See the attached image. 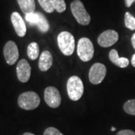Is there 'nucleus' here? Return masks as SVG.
Here are the masks:
<instances>
[{
    "label": "nucleus",
    "mask_w": 135,
    "mask_h": 135,
    "mask_svg": "<svg viewBox=\"0 0 135 135\" xmlns=\"http://www.w3.org/2000/svg\"><path fill=\"white\" fill-rule=\"evenodd\" d=\"M119 40V34L115 30H106L98 36V43L102 47H109L113 46Z\"/></svg>",
    "instance_id": "1a4fd4ad"
},
{
    "label": "nucleus",
    "mask_w": 135,
    "mask_h": 135,
    "mask_svg": "<svg viewBox=\"0 0 135 135\" xmlns=\"http://www.w3.org/2000/svg\"><path fill=\"white\" fill-rule=\"evenodd\" d=\"M39 15V20L38 23H37V26L38 29L41 32H48L49 29H50V25H49L48 21L47 18L45 17V16L42 15L41 13L38 12Z\"/></svg>",
    "instance_id": "dca6fc26"
},
{
    "label": "nucleus",
    "mask_w": 135,
    "mask_h": 135,
    "mask_svg": "<svg viewBox=\"0 0 135 135\" xmlns=\"http://www.w3.org/2000/svg\"><path fill=\"white\" fill-rule=\"evenodd\" d=\"M57 43L59 48L65 56L72 55L75 49V41L70 32L64 31L59 34Z\"/></svg>",
    "instance_id": "f03ea898"
},
{
    "label": "nucleus",
    "mask_w": 135,
    "mask_h": 135,
    "mask_svg": "<svg viewBox=\"0 0 135 135\" xmlns=\"http://www.w3.org/2000/svg\"><path fill=\"white\" fill-rule=\"evenodd\" d=\"M123 109L128 114L135 116V99H131L126 101L124 104Z\"/></svg>",
    "instance_id": "f3484780"
},
{
    "label": "nucleus",
    "mask_w": 135,
    "mask_h": 135,
    "mask_svg": "<svg viewBox=\"0 0 135 135\" xmlns=\"http://www.w3.org/2000/svg\"><path fill=\"white\" fill-rule=\"evenodd\" d=\"M44 135H63V134L54 127H49L44 131Z\"/></svg>",
    "instance_id": "4be33fe9"
},
{
    "label": "nucleus",
    "mask_w": 135,
    "mask_h": 135,
    "mask_svg": "<svg viewBox=\"0 0 135 135\" xmlns=\"http://www.w3.org/2000/svg\"><path fill=\"white\" fill-rule=\"evenodd\" d=\"M55 10L59 13H62L66 9V4L65 0H51Z\"/></svg>",
    "instance_id": "412c9836"
},
{
    "label": "nucleus",
    "mask_w": 135,
    "mask_h": 135,
    "mask_svg": "<svg viewBox=\"0 0 135 135\" xmlns=\"http://www.w3.org/2000/svg\"><path fill=\"white\" fill-rule=\"evenodd\" d=\"M53 56L48 50H44L40 56L38 62L39 69L41 71H47L53 65Z\"/></svg>",
    "instance_id": "f8f14e48"
},
{
    "label": "nucleus",
    "mask_w": 135,
    "mask_h": 135,
    "mask_svg": "<svg viewBox=\"0 0 135 135\" xmlns=\"http://www.w3.org/2000/svg\"><path fill=\"white\" fill-rule=\"evenodd\" d=\"M116 135H135V132L131 130L126 129V130H122L119 131Z\"/></svg>",
    "instance_id": "5701e85b"
},
{
    "label": "nucleus",
    "mask_w": 135,
    "mask_h": 135,
    "mask_svg": "<svg viewBox=\"0 0 135 135\" xmlns=\"http://www.w3.org/2000/svg\"><path fill=\"white\" fill-rule=\"evenodd\" d=\"M25 19L29 23V25L36 26L39 20L38 12H33V13H29V14L26 15Z\"/></svg>",
    "instance_id": "aec40b11"
},
{
    "label": "nucleus",
    "mask_w": 135,
    "mask_h": 135,
    "mask_svg": "<svg viewBox=\"0 0 135 135\" xmlns=\"http://www.w3.org/2000/svg\"><path fill=\"white\" fill-rule=\"evenodd\" d=\"M135 2V0H125L126 2V5L127 8H130L131 6L132 5V4Z\"/></svg>",
    "instance_id": "b1692460"
},
{
    "label": "nucleus",
    "mask_w": 135,
    "mask_h": 135,
    "mask_svg": "<svg viewBox=\"0 0 135 135\" xmlns=\"http://www.w3.org/2000/svg\"><path fill=\"white\" fill-rule=\"evenodd\" d=\"M20 8L25 15L33 13L35 10V0H17Z\"/></svg>",
    "instance_id": "4468645a"
},
{
    "label": "nucleus",
    "mask_w": 135,
    "mask_h": 135,
    "mask_svg": "<svg viewBox=\"0 0 135 135\" xmlns=\"http://www.w3.org/2000/svg\"><path fill=\"white\" fill-rule=\"evenodd\" d=\"M40 98L35 92L29 91L22 93L18 98V105L20 108L26 110L36 109L40 104Z\"/></svg>",
    "instance_id": "7ed1b4c3"
},
{
    "label": "nucleus",
    "mask_w": 135,
    "mask_h": 135,
    "mask_svg": "<svg viewBox=\"0 0 135 135\" xmlns=\"http://www.w3.org/2000/svg\"><path fill=\"white\" fill-rule=\"evenodd\" d=\"M44 100L50 107L57 108L61 104L62 98L56 87L48 86L44 90Z\"/></svg>",
    "instance_id": "0eeeda50"
},
{
    "label": "nucleus",
    "mask_w": 135,
    "mask_h": 135,
    "mask_svg": "<svg viewBox=\"0 0 135 135\" xmlns=\"http://www.w3.org/2000/svg\"><path fill=\"white\" fill-rule=\"evenodd\" d=\"M116 128H115V127H112V128H111V131H116Z\"/></svg>",
    "instance_id": "cd10ccee"
},
{
    "label": "nucleus",
    "mask_w": 135,
    "mask_h": 135,
    "mask_svg": "<svg viewBox=\"0 0 135 135\" xmlns=\"http://www.w3.org/2000/svg\"><path fill=\"white\" fill-rule=\"evenodd\" d=\"M131 44H132V46H133V47L134 48L135 50V33L132 35V37H131Z\"/></svg>",
    "instance_id": "393cba45"
},
{
    "label": "nucleus",
    "mask_w": 135,
    "mask_h": 135,
    "mask_svg": "<svg viewBox=\"0 0 135 135\" xmlns=\"http://www.w3.org/2000/svg\"><path fill=\"white\" fill-rule=\"evenodd\" d=\"M67 92L71 100L74 101L80 100L84 92L82 80L77 76L69 77L67 82Z\"/></svg>",
    "instance_id": "f257e3e1"
},
{
    "label": "nucleus",
    "mask_w": 135,
    "mask_h": 135,
    "mask_svg": "<svg viewBox=\"0 0 135 135\" xmlns=\"http://www.w3.org/2000/svg\"><path fill=\"white\" fill-rule=\"evenodd\" d=\"M41 7L47 13H52L54 11L53 2L51 0H38Z\"/></svg>",
    "instance_id": "6ab92c4d"
},
{
    "label": "nucleus",
    "mask_w": 135,
    "mask_h": 135,
    "mask_svg": "<svg viewBox=\"0 0 135 135\" xmlns=\"http://www.w3.org/2000/svg\"><path fill=\"white\" fill-rule=\"evenodd\" d=\"M11 20L17 35L20 37H24L26 33V26L21 15L18 12H13L11 16Z\"/></svg>",
    "instance_id": "9b49d317"
},
{
    "label": "nucleus",
    "mask_w": 135,
    "mask_h": 135,
    "mask_svg": "<svg viewBox=\"0 0 135 135\" xmlns=\"http://www.w3.org/2000/svg\"><path fill=\"white\" fill-rule=\"evenodd\" d=\"M39 46L36 42H32L29 44L27 47V55L29 58L32 60H35L39 56Z\"/></svg>",
    "instance_id": "2eb2a0df"
},
{
    "label": "nucleus",
    "mask_w": 135,
    "mask_h": 135,
    "mask_svg": "<svg viewBox=\"0 0 135 135\" xmlns=\"http://www.w3.org/2000/svg\"><path fill=\"white\" fill-rule=\"evenodd\" d=\"M125 26L130 30H135V18L129 12L125 15Z\"/></svg>",
    "instance_id": "a211bd4d"
},
{
    "label": "nucleus",
    "mask_w": 135,
    "mask_h": 135,
    "mask_svg": "<svg viewBox=\"0 0 135 135\" xmlns=\"http://www.w3.org/2000/svg\"><path fill=\"white\" fill-rule=\"evenodd\" d=\"M109 58H110V60L115 65L122 68H125L128 67L129 65L128 59L125 58V57H121L120 58L119 56V53L117 52V50L115 49H113L110 51Z\"/></svg>",
    "instance_id": "ddd939ff"
},
{
    "label": "nucleus",
    "mask_w": 135,
    "mask_h": 135,
    "mask_svg": "<svg viewBox=\"0 0 135 135\" xmlns=\"http://www.w3.org/2000/svg\"><path fill=\"white\" fill-rule=\"evenodd\" d=\"M17 76L21 83L29 81L31 76V66L26 59H21L17 65Z\"/></svg>",
    "instance_id": "9d476101"
},
{
    "label": "nucleus",
    "mask_w": 135,
    "mask_h": 135,
    "mask_svg": "<svg viewBox=\"0 0 135 135\" xmlns=\"http://www.w3.org/2000/svg\"><path fill=\"white\" fill-rule=\"evenodd\" d=\"M3 53L6 62L9 65H13L19 58V50L15 41H9L5 44Z\"/></svg>",
    "instance_id": "6e6552de"
},
{
    "label": "nucleus",
    "mask_w": 135,
    "mask_h": 135,
    "mask_svg": "<svg viewBox=\"0 0 135 135\" xmlns=\"http://www.w3.org/2000/svg\"><path fill=\"white\" fill-rule=\"evenodd\" d=\"M107 74V68L101 63H95L89 69V79L92 84L98 85L104 79Z\"/></svg>",
    "instance_id": "423d86ee"
},
{
    "label": "nucleus",
    "mask_w": 135,
    "mask_h": 135,
    "mask_svg": "<svg viewBox=\"0 0 135 135\" xmlns=\"http://www.w3.org/2000/svg\"><path fill=\"white\" fill-rule=\"evenodd\" d=\"M23 135H35V134H32V133H29V132H26V133H24Z\"/></svg>",
    "instance_id": "bb28decb"
},
{
    "label": "nucleus",
    "mask_w": 135,
    "mask_h": 135,
    "mask_svg": "<svg viewBox=\"0 0 135 135\" xmlns=\"http://www.w3.org/2000/svg\"><path fill=\"white\" fill-rule=\"evenodd\" d=\"M77 55L83 62L90 61L94 56V46L88 38H81L77 44Z\"/></svg>",
    "instance_id": "39448f33"
},
{
    "label": "nucleus",
    "mask_w": 135,
    "mask_h": 135,
    "mask_svg": "<svg viewBox=\"0 0 135 135\" xmlns=\"http://www.w3.org/2000/svg\"><path fill=\"white\" fill-rule=\"evenodd\" d=\"M131 64H132V65L135 68V53L132 56V58H131Z\"/></svg>",
    "instance_id": "a878e982"
},
{
    "label": "nucleus",
    "mask_w": 135,
    "mask_h": 135,
    "mask_svg": "<svg viewBox=\"0 0 135 135\" xmlns=\"http://www.w3.org/2000/svg\"><path fill=\"white\" fill-rule=\"evenodd\" d=\"M71 10L74 17L80 24L87 26L91 21V17L85 9V7L80 0H74L71 4Z\"/></svg>",
    "instance_id": "20e7f679"
}]
</instances>
